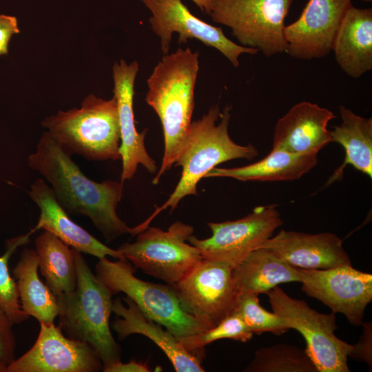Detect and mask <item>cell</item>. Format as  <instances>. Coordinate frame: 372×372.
I'll list each match as a JSON object with an SVG mask.
<instances>
[{
	"label": "cell",
	"mask_w": 372,
	"mask_h": 372,
	"mask_svg": "<svg viewBox=\"0 0 372 372\" xmlns=\"http://www.w3.org/2000/svg\"><path fill=\"white\" fill-rule=\"evenodd\" d=\"M28 164L50 184L68 214L87 216L107 242L126 234L132 235V228L116 213L123 196V182L90 179L47 132L28 156Z\"/></svg>",
	"instance_id": "6da1fadb"
},
{
	"label": "cell",
	"mask_w": 372,
	"mask_h": 372,
	"mask_svg": "<svg viewBox=\"0 0 372 372\" xmlns=\"http://www.w3.org/2000/svg\"><path fill=\"white\" fill-rule=\"evenodd\" d=\"M198 70V53L178 48L163 57L147 81L145 100L159 117L164 136L163 157L154 185L175 164L189 131Z\"/></svg>",
	"instance_id": "7a4b0ae2"
},
{
	"label": "cell",
	"mask_w": 372,
	"mask_h": 372,
	"mask_svg": "<svg viewBox=\"0 0 372 372\" xmlns=\"http://www.w3.org/2000/svg\"><path fill=\"white\" fill-rule=\"evenodd\" d=\"M230 117L229 107L220 113L216 105L201 118L192 122L174 164L182 167L180 180L168 199L136 226L139 232L162 211L167 208L174 210L184 197L197 195L199 181L218 165L234 159L251 160L258 156L254 146L240 145L231 138L228 132Z\"/></svg>",
	"instance_id": "3957f363"
},
{
	"label": "cell",
	"mask_w": 372,
	"mask_h": 372,
	"mask_svg": "<svg viewBox=\"0 0 372 372\" xmlns=\"http://www.w3.org/2000/svg\"><path fill=\"white\" fill-rule=\"evenodd\" d=\"M74 249V248H73ZM77 282L71 292L57 296L59 326L69 338L89 344L103 366L121 360V348L111 333L112 294L74 249Z\"/></svg>",
	"instance_id": "277c9868"
},
{
	"label": "cell",
	"mask_w": 372,
	"mask_h": 372,
	"mask_svg": "<svg viewBox=\"0 0 372 372\" xmlns=\"http://www.w3.org/2000/svg\"><path fill=\"white\" fill-rule=\"evenodd\" d=\"M41 125L68 154L87 160H121V133L114 96L104 100L86 96L79 108L59 111L45 118Z\"/></svg>",
	"instance_id": "5b68a950"
},
{
	"label": "cell",
	"mask_w": 372,
	"mask_h": 372,
	"mask_svg": "<svg viewBox=\"0 0 372 372\" xmlns=\"http://www.w3.org/2000/svg\"><path fill=\"white\" fill-rule=\"evenodd\" d=\"M126 259L110 261L106 257L96 265V276L112 295L120 292L132 300L141 311L161 324L176 338L199 333L213 327L185 310L174 287L141 280Z\"/></svg>",
	"instance_id": "8992f818"
},
{
	"label": "cell",
	"mask_w": 372,
	"mask_h": 372,
	"mask_svg": "<svg viewBox=\"0 0 372 372\" xmlns=\"http://www.w3.org/2000/svg\"><path fill=\"white\" fill-rule=\"evenodd\" d=\"M194 227L180 221L167 230L147 227L136 234L133 242L116 249L135 268L174 285L203 259L200 251L188 242Z\"/></svg>",
	"instance_id": "52a82bcc"
},
{
	"label": "cell",
	"mask_w": 372,
	"mask_h": 372,
	"mask_svg": "<svg viewBox=\"0 0 372 372\" xmlns=\"http://www.w3.org/2000/svg\"><path fill=\"white\" fill-rule=\"evenodd\" d=\"M273 312L297 330L306 342L304 349L318 372H349L348 358L353 345L338 338L335 313H319L307 302L289 296L276 286L266 293Z\"/></svg>",
	"instance_id": "ba28073f"
},
{
	"label": "cell",
	"mask_w": 372,
	"mask_h": 372,
	"mask_svg": "<svg viewBox=\"0 0 372 372\" xmlns=\"http://www.w3.org/2000/svg\"><path fill=\"white\" fill-rule=\"evenodd\" d=\"M293 0H212L213 21L231 28L245 47L269 57L286 52L285 20Z\"/></svg>",
	"instance_id": "9c48e42d"
},
{
	"label": "cell",
	"mask_w": 372,
	"mask_h": 372,
	"mask_svg": "<svg viewBox=\"0 0 372 372\" xmlns=\"http://www.w3.org/2000/svg\"><path fill=\"white\" fill-rule=\"evenodd\" d=\"M276 205H263L240 219L209 223L211 236L199 239L192 235L188 242L197 247L204 259L221 261L232 267L260 248L282 224Z\"/></svg>",
	"instance_id": "30bf717a"
},
{
	"label": "cell",
	"mask_w": 372,
	"mask_h": 372,
	"mask_svg": "<svg viewBox=\"0 0 372 372\" xmlns=\"http://www.w3.org/2000/svg\"><path fill=\"white\" fill-rule=\"evenodd\" d=\"M232 269L225 262L203 258L172 286L186 311L215 326L236 307L239 292Z\"/></svg>",
	"instance_id": "8fae6325"
},
{
	"label": "cell",
	"mask_w": 372,
	"mask_h": 372,
	"mask_svg": "<svg viewBox=\"0 0 372 372\" xmlns=\"http://www.w3.org/2000/svg\"><path fill=\"white\" fill-rule=\"evenodd\" d=\"M302 291L361 326L366 306L372 301V274L352 265L329 269L298 268Z\"/></svg>",
	"instance_id": "7c38bea8"
},
{
	"label": "cell",
	"mask_w": 372,
	"mask_h": 372,
	"mask_svg": "<svg viewBox=\"0 0 372 372\" xmlns=\"http://www.w3.org/2000/svg\"><path fill=\"white\" fill-rule=\"evenodd\" d=\"M150 11L149 23L161 38V49L167 54L173 32L178 33L179 43L196 39L220 51L231 64L239 65L242 54H256L257 49L238 45L229 39L222 28L209 24L195 17L181 0H140Z\"/></svg>",
	"instance_id": "4fadbf2b"
},
{
	"label": "cell",
	"mask_w": 372,
	"mask_h": 372,
	"mask_svg": "<svg viewBox=\"0 0 372 372\" xmlns=\"http://www.w3.org/2000/svg\"><path fill=\"white\" fill-rule=\"evenodd\" d=\"M40 323L34 345L7 366L6 372H96L101 360L87 343L66 338L60 326Z\"/></svg>",
	"instance_id": "5bb4252c"
},
{
	"label": "cell",
	"mask_w": 372,
	"mask_h": 372,
	"mask_svg": "<svg viewBox=\"0 0 372 372\" xmlns=\"http://www.w3.org/2000/svg\"><path fill=\"white\" fill-rule=\"evenodd\" d=\"M351 0H309L300 17L285 28L286 52L298 59L326 56Z\"/></svg>",
	"instance_id": "9a60e30c"
},
{
	"label": "cell",
	"mask_w": 372,
	"mask_h": 372,
	"mask_svg": "<svg viewBox=\"0 0 372 372\" xmlns=\"http://www.w3.org/2000/svg\"><path fill=\"white\" fill-rule=\"evenodd\" d=\"M138 70L136 61L130 64L121 59L113 66L114 96L117 102L121 133L119 153L122 161L121 181L130 180L138 165L149 172L156 171L155 161L149 155L145 146L147 129L138 132L136 128L133 110L134 87Z\"/></svg>",
	"instance_id": "2e32d148"
},
{
	"label": "cell",
	"mask_w": 372,
	"mask_h": 372,
	"mask_svg": "<svg viewBox=\"0 0 372 372\" xmlns=\"http://www.w3.org/2000/svg\"><path fill=\"white\" fill-rule=\"evenodd\" d=\"M335 118L333 112L316 103H296L277 121L273 148L298 155H317L332 142L327 126Z\"/></svg>",
	"instance_id": "e0dca14e"
},
{
	"label": "cell",
	"mask_w": 372,
	"mask_h": 372,
	"mask_svg": "<svg viewBox=\"0 0 372 372\" xmlns=\"http://www.w3.org/2000/svg\"><path fill=\"white\" fill-rule=\"evenodd\" d=\"M260 247L271 250L289 265L301 269L351 265L342 240L331 232L310 234L282 229Z\"/></svg>",
	"instance_id": "ac0fdd59"
},
{
	"label": "cell",
	"mask_w": 372,
	"mask_h": 372,
	"mask_svg": "<svg viewBox=\"0 0 372 372\" xmlns=\"http://www.w3.org/2000/svg\"><path fill=\"white\" fill-rule=\"evenodd\" d=\"M28 194L40 210L37 223L29 231L31 234L43 229L52 233L70 247L99 259L107 256L116 259L125 258L117 249L106 246L72 220L43 179L34 180Z\"/></svg>",
	"instance_id": "d6986e66"
},
{
	"label": "cell",
	"mask_w": 372,
	"mask_h": 372,
	"mask_svg": "<svg viewBox=\"0 0 372 372\" xmlns=\"http://www.w3.org/2000/svg\"><path fill=\"white\" fill-rule=\"evenodd\" d=\"M112 302V312L121 317L112 322V328L121 340L134 333L141 334L154 342L166 355L177 372L205 371L198 357L186 350L172 333L146 317L129 297Z\"/></svg>",
	"instance_id": "ffe728a7"
},
{
	"label": "cell",
	"mask_w": 372,
	"mask_h": 372,
	"mask_svg": "<svg viewBox=\"0 0 372 372\" xmlns=\"http://www.w3.org/2000/svg\"><path fill=\"white\" fill-rule=\"evenodd\" d=\"M332 51L340 68L358 78L372 69V9L347 10L334 40Z\"/></svg>",
	"instance_id": "44dd1931"
},
{
	"label": "cell",
	"mask_w": 372,
	"mask_h": 372,
	"mask_svg": "<svg viewBox=\"0 0 372 372\" xmlns=\"http://www.w3.org/2000/svg\"><path fill=\"white\" fill-rule=\"evenodd\" d=\"M232 276L239 293L257 295L281 283L300 282L297 267L265 247L254 250L234 266Z\"/></svg>",
	"instance_id": "7402d4cb"
},
{
	"label": "cell",
	"mask_w": 372,
	"mask_h": 372,
	"mask_svg": "<svg viewBox=\"0 0 372 372\" xmlns=\"http://www.w3.org/2000/svg\"><path fill=\"white\" fill-rule=\"evenodd\" d=\"M317 163V155H298L272 148L267 156L253 164L233 168L215 167L205 178L227 177L241 181L293 180L310 171Z\"/></svg>",
	"instance_id": "603a6c76"
},
{
	"label": "cell",
	"mask_w": 372,
	"mask_h": 372,
	"mask_svg": "<svg viewBox=\"0 0 372 372\" xmlns=\"http://www.w3.org/2000/svg\"><path fill=\"white\" fill-rule=\"evenodd\" d=\"M342 122L331 131L332 142L345 151L343 164L329 180L331 183L341 178L347 165L372 177V119L364 118L343 105L340 106Z\"/></svg>",
	"instance_id": "cb8c5ba5"
},
{
	"label": "cell",
	"mask_w": 372,
	"mask_h": 372,
	"mask_svg": "<svg viewBox=\"0 0 372 372\" xmlns=\"http://www.w3.org/2000/svg\"><path fill=\"white\" fill-rule=\"evenodd\" d=\"M39 258L35 250L25 248L12 269L22 309L39 322L52 323L58 316L56 296L38 276Z\"/></svg>",
	"instance_id": "d4e9b609"
},
{
	"label": "cell",
	"mask_w": 372,
	"mask_h": 372,
	"mask_svg": "<svg viewBox=\"0 0 372 372\" xmlns=\"http://www.w3.org/2000/svg\"><path fill=\"white\" fill-rule=\"evenodd\" d=\"M35 246L39 267L53 294L72 291L77 282L74 249L45 230L36 238Z\"/></svg>",
	"instance_id": "484cf974"
},
{
	"label": "cell",
	"mask_w": 372,
	"mask_h": 372,
	"mask_svg": "<svg viewBox=\"0 0 372 372\" xmlns=\"http://www.w3.org/2000/svg\"><path fill=\"white\" fill-rule=\"evenodd\" d=\"M246 372H318L305 350L280 343L261 347L243 370Z\"/></svg>",
	"instance_id": "4316f807"
},
{
	"label": "cell",
	"mask_w": 372,
	"mask_h": 372,
	"mask_svg": "<svg viewBox=\"0 0 372 372\" xmlns=\"http://www.w3.org/2000/svg\"><path fill=\"white\" fill-rule=\"evenodd\" d=\"M31 235L28 232L8 239L6 251L0 256V306L14 324L21 323L29 316L21 308L17 283L10 273L8 262L18 247L28 243Z\"/></svg>",
	"instance_id": "83f0119b"
},
{
	"label": "cell",
	"mask_w": 372,
	"mask_h": 372,
	"mask_svg": "<svg viewBox=\"0 0 372 372\" xmlns=\"http://www.w3.org/2000/svg\"><path fill=\"white\" fill-rule=\"evenodd\" d=\"M254 333L240 315L234 311L212 328L194 335L178 338L183 347L193 354L206 345L221 339L247 342Z\"/></svg>",
	"instance_id": "f1b7e54d"
},
{
	"label": "cell",
	"mask_w": 372,
	"mask_h": 372,
	"mask_svg": "<svg viewBox=\"0 0 372 372\" xmlns=\"http://www.w3.org/2000/svg\"><path fill=\"white\" fill-rule=\"evenodd\" d=\"M235 311L254 333L269 332L280 335L290 329L284 318L261 307L257 294L239 293Z\"/></svg>",
	"instance_id": "f546056e"
},
{
	"label": "cell",
	"mask_w": 372,
	"mask_h": 372,
	"mask_svg": "<svg viewBox=\"0 0 372 372\" xmlns=\"http://www.w3.org/2000/svg\"><path fill=\"white\" fill-rule=\"evenodd\" d=\"M11 320L0 306V362L7 366L15 360L16 342Z\"/></svg>",
	"instance_id": "4dcf8cb0"
},
{
	"label": "cell",
	"mask_w": 372,
	"mask_h": 372,
	"mask_svg": "<svg viewBox=\"0 0 372 372\" xmlns=\"http://www.w3.org/2000/svg\"><path fill=\"white\" fill-rule=\"evenodd\" d=\"M363 330L357 344L353 345V349L349 357L351 359L364 362L371 369L372 366V324L371 322L362 323Z\"/></svg>",
	"instance_id": "1f68e13d"
},
{
	"label": "cell",
	"mask_w": 372,
	"mask_h": 372,
	"mask_svg": "<svg viewBox=\"0 0 372 372\" xmlns=\"http://www.w3.org/2000/svg\"><path fill=\"white\" fill-rule=\"evenodd\" d=\"M19 32L15 17L0 14V56L8 53L9 43L12 37Z\"/></svg>",
	"instance_id": "d6a6232c"
},
{
	"label": "cell",
	"mask_w": 372,
	"mask_h": 372,
	"mask_svg": "<svg viewBox=\"0 0 372 372\" xmlns=\"http://www.w3.org/2000/svg\"><path fill=\"white\" fill-rule=\"evenodd\" d=\"M103 371L104 372H149V367L146 364L138 362L135 360H131L128 362L123 363L121 360L103 366Z\"/></svg>",
	"instance_id": "836d02e7"
},
{
	"label": "cell",
	"mask_w": 372,
	"mask_h": 372,
	"mask_svg": "<svg viewBox=\"0 0 372 372\" xmlns=\"http://www.w3.org/2000/svg\"><path fill=\"white\" fill-rule=\"evenodd\" d=\"M192 1L203 12L209 14L212 0H192Z\"/></svg>",
	"instance_id": "e575fe53"
},
{
	"label": "cell",
	"mask_w": 372,
	"mask_h": 372,
	"mask_svg": "<svg viewBox=\"0 0 372 372\" xmlns=\"http://www.w3.org/2000/svg\"><path fill=\"white\" fill-rule=\"evenodd\" d=\"M7 366L0 362V372H6Z\"/></svg>",
	"instance_id": "d590c367"
},
{
	"label": "cell",
	"mask_w": 372,
	"mask_h": 372,
	"mask_svg": "<svg viewBox=\"0 0 372 372\" xmlns=\"http://www.w3.org/2000/svg\"><path fill=\"white\" fill-rule=\"evenodd\" d=\"M362 1H364L365 2H371L372 1V0H362Z\"/></svg>",
	"instance_id": "8d00e7d4"
}]
</instances>
